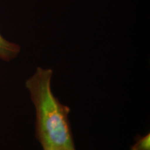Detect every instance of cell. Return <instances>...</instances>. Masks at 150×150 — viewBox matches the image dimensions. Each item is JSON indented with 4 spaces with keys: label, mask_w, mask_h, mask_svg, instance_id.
Instances as JSON below:
<instances>
[{
    "label": "cell",
    "mask_w": 150,
    "mask_h": 150,
    "mask_svg": "<svg viewBox=\"0 0 150 150\" xmlns=\"http://www.w3.org/2000/svg\"><path fill=\"white\" fill-rule=\"evenodd\" d=\"M54 72L38 67L25 82L35 108V136L42 150H76L69 115L52 90Z\"/></svg>",
    "instance_id": "obj_1"
},
{
    "label": "cell",
    "mask_w": 150,
    "mask_h": 150,
    "mask_svg": "<svg viewBox=\"0 0 150 150\" xmlns=\"http://www.w3.org/2000/svg\"><path fill=\"white\" fill-rule=\"evenodd\" d=\"M20 50L19 45L7 40L0 33V59L6 62L12 61L18 56Z\"/></svg>",
    "instance_id": "obj_2"
},
{
    "label": "cell",
    "mask_w": 150,
    "mask_h": 150,
    "mask_svg": "<svg viewBox=\"0 0 150 150\" xmlns=\"http://www.w3.org/2000/svg\"><path fill=\"white\" fill-rule=\"evenodd\" d=\"M130 150H150L149 133L143 136H138L136 142L131 146Z\"/></svg>",
    "instance_id": "obj_3"
}]
</instances>
